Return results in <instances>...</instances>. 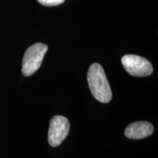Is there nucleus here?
<instances>
[{
  "mask_svg": "<svg viewBox=\"0 0 158 158\" xmlns=\"http://www.w3.org/2000/svg\"><path fill=\"white\" fill-rule=\"evenodd\" d=\"M89 87L94 98L102 103L109 102L112 99V92L102 67L93 63L89 67L87 74Z\"/></svg>",
  "mask_w": 158,
  "mask_h": 158,
  "instance_id": "obj_1",
  "label": "nucleus"
},
{
  "mask_svg": "<svg viewBox=\"0 0 158 158\" xmlns=\"http://www.w3.org/2000/svg\"><path fill=\"white\" fill-rule=\"evenodd\" d=\"M48 45L37 43L31 45L26 51L22 62V73L24 76H30L40 68Z\"/></svg>",
  "mask_w": 158,
  "mask_h": 158,
  "instance_id": "obj_2",
  "label": "nucleus"
},
{
  "mask_svg": "<svg viewBox=\"0 0 158 158\" xmlns=\"http://www.w3.org/2000/svg\"><path fill=\"white\" fill-rule=\"evenodd\" d=\"M122 64L125 70L133 76H148L153 72V67L149 61L138 55H125L122 58Z\"/></svg>",
  "mask_w": 158,
  "mask_h": 158,
  "instance_id": "obj_3",
  "label": "nucleus"
},
{
  "mask_svg": "<svg viewBox=\"0 0 158 158\" xmlns=\"http://www.w3.org/2000/svg\"><path fill=\"white\" fill-rule=\"evenodd\" d=\"M70 130V123L66 117L54 116L51 119L48 140L51 147H58L66 138Z\"/></svg>",
  "mask_w": 158,
  "mask_h": 158,
  "instance_id": "obj_4",
  "label": "nucleus"
},
{
  "mask_svg": "<svg viewBox=\"0 0 158 158\" xmlns=\"http://www.w3.org/2000/svg\"><path fill=\"white\" fill-rule=\"evenodd\" d=\"M154 131V127L148 122H137L129 124L124 135L130 139H142L151 135Z\"/></svg>",
  "mask_w": 158,
  "mask_h": 158,
  "instance_id": "obj_5",
  "label": "nucleus"
},
{
  "mask_svg": "<svg viewBox=\"0 0 158 158\" xmlns=\"http://www.w3.org/2000/svg\"><path fill=\"white\" fill-rule=\"evenodd\" d=\"M41 5L47 6V7H52V6H57L63 3L64 0H37Z\"/></svg>",
  "mask_w": 158,
  "mask_h": 158,
  "instance_id": "obj_6",
  "label": "nucleus"
}]
</instances>
